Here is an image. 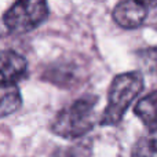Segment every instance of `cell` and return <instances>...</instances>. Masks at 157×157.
<instances>
[{
  "instance_id": "cell-11",
  "label": "cell",
  "mask_w": 157,
  "mask_h": 157,
  "mask_svg": "<svg viewBox=\"0 0 157 157\" xmlns=\"http://www.w3.org/2000/svg\"><path fill=\"white\" fill-rule=\"evenodd\" d=\"M51 157H91L90 156V150L86 146H66L59 147L51 155Z\"/></svg>"
},
{
  "instance_id": "cell-9",
  "label": "cell",
  "mask_w": 157,
  "mask_h": 157,
  "mask_svg": "<svg viewBox=\"0 0 157 157\" xmlns=\"http://www.w3.org/2000/svg\"><path fill=\"white\" fill-rule=\"evenodd\" d=\"M131 157H157V130L149 131L136 141Z\"/></svg>"
},
{
  "instance_id": "cell-8",
  "label": "cell",
  "mask_w": 157,
  "mask_h": 157,
  "mask_svg": "<svg viewBox=\"0 0 157 157\" xmlns=\"http://www.w3.org/2000/svg\"><path fill=\"white\" fill-rule=\"evenodd\" d=\"M21 105V92L15 86L0 87V119L17 112Z\"/></svg>"
},
{
  "instance_id": "cell-5",
  "label": "cell",
  "mask_w": 157,
  "mask_h": 157,
  "mask_svg": "<svg viewBox=\"0 0 157 157\" xmlns=\"http://www.w3.org/2000/svg\"><path fill=\"white\" fill-rule=\"evenodd\" d=\"M28 62L24 55L13 50L0 51V87L15 86L26 75Z\"/></svg>"
},
{
  "instance_id": "cell-4",
  "label": "cell",
  "mask_w": 157,
  "mask_h": 157,
  "mask_svg": "<svg viewBox=\"0 0 157 157\" xmlns=\"http://www.w3.org/2000/svg\"><path fill=\"white\" fill-rule=\"evenodd\" d=\"M152 6H157V2H138V0L120 2L114 7L112 17L119 26L124 29H135L145 22L149 13V7Z\"/></svg>"
},
{
  "instance_id": "cell-2",
  "label": "cell",
  "mask_w": 157,
  "mask_h": 157,
  "mask_svg": "<svg viewBox=\"0 0 157 157\" xmlns=\"http://www.w3.org/2000/svg\"><path fill=\"white\" fill-rule=\"evenodd\" d=\"M144 84V76L139 72L117 75L110 84L108 92V105L99 119V124H119L134 99L142 92Z\"/></svg>"
},
{
  "instance_id": "cell-1",
  "label": "cell",
  "mask_w": 157,
  "mask_h": 157,
  "mask_svg": "<svg viewBox=\"0 0 157 157\" xmlns=\"http://www.w3.org/2000/svg\"><path fill=\"white\" fill-rule=\"evenodd\" d=\"M97 103L98 98L95 95H84L73 101L55 116L51 131L65 139H77L86 135L97 123Z\"/></svg>"
},
{
  "instance_id": "cell-10",
  "label": "cell",
  "mask_w": 157,
  "mask_h": 157,
  "mask_svg": "<svg viewBox=\"0 0 157 157\" xmlns=\"http://www.w3.org/2000/svg\"><path fill=\"white\" fill-rule=\"evenodd\" d=\"M138 65L145 73L157 75V46L146 47L136 51Z\"/></svg>"
},
{
  "instance_id": "cell-6",
  "label": "cell",
  "mask_w": 157,
  "mask_h": 157,
  "mask_svg": "<svg viewBox=\"0 0 157 157\" xmlns=\"http://www.w3.org/2000/svg\"><path fill=\"white\" fill-rule=\"evenodd\" d=\"M44 80H48L50 83L59 87H72L76 84L80 78V71L78 66L73 62H55L52 65L47 66L43 73Z\"/></svg>"
},
{
  "instance_id": "cell-3",
  "label": "cell",
  "mask_w": 157,
  "mask_h": 157,
  "mask_svg": "<svg viewBox=\"0 0 157 157\" xmlns=\"http://www.w3.org/2000/svg\"><path fill=\"white\" fill-rule=\"evenodd\" d=\"M48 17V4L41 0L17 2L6 11L3 24L8 32L22 35L36 29Z\"/></svg>"
},
{
  "instance_id": "cell-7",
  "label": "cell",
  "mask_w": 157,
  "mask_h": 157,
  "mask_svg": "<svg viewBox=\"0 0 157 157\" xmlns=\"http://www.w3.org/2000/svg\"><path fill=\"white\" fill-rule=\"evenodd\" d=\"M134 113L150 131L157 130V90L138 101L134 108Z\"/></svg>"
}]
</instances>
